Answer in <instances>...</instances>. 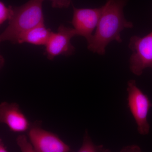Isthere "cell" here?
I'll return each mask as SVG.
<instances>
[{
    "instance_id": "cell-6",
    "label": "cell",
    "mask_w": 152,
    "mask_h": 152,
    "mask_svg": "<svg viewBox=\"0 0 152 152\" xmlns=\"http://www.w3.org/2000/svg\"><path fill=\"white\" fill-rule=\"evenodd\" d=\"M77 35L74 28L67 27L63 25L58 28L56 33L52 32L45 47V54L50 60L60 56H69L75 51V47L72 45L71 40Z\"/></svg>"
},
{
    "instance_id": "cell-12",
    "label": "cell",
    "mask_w": 152,
    "mask_h": 152,
    "mask_svg": "<svg viewBox=\"0 0 152 152\" xmlns=\"http://www.w3.org/2000/svg\"><path fill=\"white\" fill-rule=\"evenodd\" d=\"M16 142L21 152H36L27 137L25 135H19L17 138Z\"/></svg>"
},
{
    "instance_id": "cell-7",
    "label": "cell",
    "mask_w": 152,
    "mask_h": 152,
    "mask_svg": "<svg viewBox=\"0 0 152 152\" xmlns=\"http://www.w3.org/2000/svg\"><path fill=\"white\" fill-rule=\"evenodd\" d=\"M73 13L71 23L77 36L86 38L87 42L92 37L101 14V7L95 8H77L73 5Z\"/></svg>"
},
{
    "instance_id": "cell-9",
    "label": "cell",
    "mask_w": 152,
    "mask_h": 152,
    "mask_svg": "<svg viewBox=\"0 0 152 152\" xmlns=\"http://www.w3.org/2000/svg\"><path fill=\"white\" fill-rule=\"evenodd\" d=\"M52 31L47 28L45 24L39 25L26 31L17 38L15 44L24 43L36 45H46Z\"/></svg>"
},
{
    "instance_id": "cell-8",
    "label": "cell",
    "mask_w": 152,
    "mask_h": 152,
    "mask_svg": "<svg viewBox=\"0 0 152 152\" xmlns=\"http://www.w3.org/2000/svg\"><path fill=\"white\" fill-rule=\"evenodd\" d=\"M0 122L15 133L28 131L31 125L18 104L7 102L0 104Z\"/></svg>"
},
{
    "instance_id": "cell-3",
    "label": "cell",
    "mask_w": 152,
    "mask_h": 152,
    "mask_svg": "<svg viewBox=\"0 0 152 152\" xmlns=\"http://www.w3.org/2000/svg\"><path fill=\"white\" fill-rule=\"evenodd\" d=\"M128 107L132 115L140 134L146 135L149 133L150 126L148 116L152 104L148 97L140 89L135 80L127 83Z\"/></svg>"
},
{
    "instance_id": "cell-1",
    "label": "cell",
    "mask_w": 152,
    "mask_h": 152,
    "mask_svg": "<svg viewBox=\"0 0 152 152\" xmlns=\"http://www.w3.org/2000/svg\"><path fill=\"white\" fill-rule=\"evenodd\" d=\"M129 0H107L101 7L100 17L94 34L88 42V48L100 55L106 53V48L111 42H123L121 33L125 28L134 27L132 22L127 20L124 9Z\"/></svg>"
},
{
    "instance_id": "cell-15",
    "label": "cell",
    "mask_w": 152,
    "mask_h": 152,
    "mask_svg": "<svg viewBox=\"0 0 152 152\" xmlns=\"http://www.w3.org/2000/svg\"><path fill=\"white\" fill-rule=\"evenodd\" d=\"M0 152H9L1 139L0 140Z\"/></svg>"
},
{
    "instance_id": "cell-10",
    "label": "cell",
    "mask_w": 152,
    "mask_h": 152,
    "mask_svg": "<svg viewBox=\"0 0 152 152\" xmlns=\"http://www.w3.org/2000/svg\"><path fill=\"white\" fill-rule=\"evenodd\" d=\"M77 152H110L102 145H96L93 143L87 130L85 132L81 147Z\"/></svg>"
},
{
    "instance_id": "cell-13",
    "label": "cell",
    "mask_w": 152,
    "mask_h": 152,
    "mask_svg": "<svg viewBox=\"0 0 152 152\" xmlns=\"http://www.w3.org/2000/svg\"><path fill=\"white\" fill-rule=\"evenodd\" d=\"M52 6L54 8L63 9L69 7L71 4V0H49Z\"/></svg>"
},
{
    "instance_id": "cell-11",
    "label": "cell",
    "mask_w": 152,
    "mask_h": 152,
    "mask_svg": "<svg viewBox=\"0 0 152 152\" xmlns=\"http://www.w3.org/2000/svg\"><path fill=\"white\" fill-rule=\"evenodd\" d=\"M13 7L7 6L2 1H0V25L7 20L10 21L14 15Z\"/></svg>"
},
{
    "instance_id": "cell-5",
    "label": "cell",
    "mask_w": 152,
    "mask_h": 152,
    "mask_svg": "<svg viewBox=\"0 0 152 152\" xmlns=\"http://www.w3.org/2000/svg\"><path fill=\"white\" fill-rule=\"evenodd\" d=\"M129 48L132 52L129 68L133 74L140 76L145 69H152V31L143 37L132 36Z\"/></svg>"
},
{
    "instance_id": "cell-14",
    "label": "cell",
    "mask_w": 152,
    "mask_h": 152,
    "mask_svg": "<svg viewBox=\"0 0 152 152\" xmlns=\"http://www.w3.org/2000/svg\"><path fill=\"white\" fill-rule=\"evenodd\" d=\"M120 152H142L140 147L137 145H131L124 147Z\"/></svg>"
},
{
    "instance_id": "cell-2",
    "label": "cell",
    "mask_w": 152,
    "mask_h": 152,
    "mask_svg": "<svg viewBox=\"0 0 152 152\" xmlns=\"http://www.w3.org/2000/svg\"><path fill=\"white\" fill-rule=\"evenodd\" d=\"M45 0H29L23 5L13 7L14 15L0 36L1 42L15 44L17 38L26 31L44 23L43 3Z\"/></svg>"
},
{
    "instance_id": "cell-4",
    "label": "cell",
    "mask_w": 152,
    "mask_h": 152,
    "mask_svg": "<svg viewBox=\"0 0 152 152\" xmlns=\"http://www.w3.org/2000/svg\"><path fill=\"white\" fill-rule=\"evenodd\" d=\"M40 121H36L28 131V139L36 152H72L58 136L44 129Z\"/></svg>"
}]
</instances>
